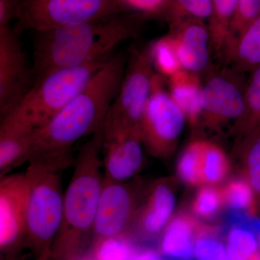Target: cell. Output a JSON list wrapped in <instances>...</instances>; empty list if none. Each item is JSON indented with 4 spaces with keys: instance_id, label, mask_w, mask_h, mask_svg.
Listing matches in <instances>:
<instances>
[{
    "instance_id": "52a82bcc",
    "label": "cell",
    "mask_w": 260,
    "mask_h": 260,
    "mask_svg": "<svg viewBox=\"0 0 260 260\" xmlns=\"http://www.w3.org/2000/svg\"><path fill=\"white\" fill-rule=\"evenodd\" d=\"M120 13L117 0H20L15 20L18 31L39 32Z\"/></svg>"
},
{
    "instance_id": "d6a6232c",
    "label": "cell",
    "mask_w": 260,
    "mask_h": 260,
    "mask_svg": "<svg viewBox=\"0 0 260 260\" xmlns=\"http://www.w3.org/2000/svg\"><path fill=\"white\" fill-rule=\"evenodd\" d=\"M126 13L144 19L164 14L170 0H117Z\"/></svg>"
},
{
    "instance_id": "f1b7e54d",
    "label": "cell",
    "mask_w": 260,
    "mask_h": 260,
    "mask_svg": "<svg viewBox=\"0 0 260 260\" xmlns=\"http://www.w3.org/2000/svg\"><path fill=\"white\" fill-rule=\"evenodd\" d=\"M202 140L191 142L178 160L177 175L186 185H203L201 177Z\"/></svg>"
},
{
    "instance_id": "7c38bea8",
    "label": "cell",
    "mask_w": 260,
    "mask_h": 260,
    "mask_svg": "<svg viewBox=\"0 0 260 260\" xmlns=\"http://www.w3.org/2000/svg\"><path fill=\"white\" fill-rule=\"evenodd\" d=\"M10 25L0 28V115L4 117L22 100L34 84L32 68Z\"/></svg>"
},
{
    "instance_id": "9c48e42d",
    "label": "cell",
    "mask_w": 260,
    "mask_h": 260,
    "mask_svg": "<svg viewBox=\"0 0 260 260\" xmlns=\"http://www.w3.org/2000/svg\"><path fill=\"white\" fill-rule=\"evenodd\" d=\"M246 83L245 74L227 67L211 73L202 88L200 123L217 129L230 121L237 125L245 114Z\"/></svg>"
},
{
    "instance_id": "3957f363",
    "label": "cell",
    "mask_w": 260,
    "mask_h": 260,
    "mask_svg": "<svg viewBox=\"0 0 260 260\" xmlns=\"http://www.w3.org/2000/svg\"><path fill=\"white\" fill-rule=\"evenodd\" d=\"M104 142L103 126L75 156L74 172L64 194L62 220L51 247V260H80L90 249L104 183L101 158Z\"/></svg>"
},
{
    "instance_id": "30bf717a",
    "label": "cell",
    "mask_w": 260,
    "mask_h": 260,
    "mask_svg": "<svg viewBox=\"0 0 260 260\" xmlns=\"http://www.w3.org/2000/svg\"><path fill=\"white\" fill-rule=\"evenodd\" d=\"M142 193L138 181L116 182L104 179L92 244L107 238L129 234L141 205Z\"/></svg>"
},
{
    "instance_id": "f546056e",
    "label": "cell",
    "mask_w": 260,
    "mask_h": 260,
    "mask_svg": "<svg viewBox=\"0 0 260 260\" xmlns=\"http://www.w3.org/2000/svg\"><path fill=\"white\" fill-rule=\"evenodd\" d=\"M212 12L211 0H170L162 15L170 23L184 18L209 21Z\"/></svg>"
},
{
    "instance_id": "ac0fdd59",
    "label": "cell",
    "mask_w": 260,
    "mask_h": 260,
    "mask_svg": "<svg viewBox=\"0 0 260 260\" xmlns=\"http://www.w3.org/2000/svg\"><path fill=\"white\" fill-rule=\"evenodd\" d=\"M169 93L193 128L200 124L203 84L199 74L181 69L169 78Z\"/></svg>"
},
{
    "instance_id": "836d02e7",
    "label": "cell",
    "mask_w": 260,
    "mask_h": 260,
    "mask_svg": "<svg viewBox=\"0 0 260 260\" xmlns=\"http://www.w3.org/2000/svg\"><path fill=\"white\" fill-rule=\"evenodd\" d=\"M20 0H0V28L8 26L16 20Z\"/></svg>"
},
{
    "instance_id": "6da1fadb",
    "label": "cell",
    "mask_w": 260,
    "mask_h": 260,
    "mask_svg": "<svg viewBox=\"0 0 260 260\" xmlns=\"http://www.w3.org/2000/svg\"><path fill=\"white\" fill-rule=\"evenodd\" d=\"M127 58L113 54L78 95L32 133L28 165L59 172L73 165L75 143L104 126L125 73Z\"/></svg>"
},
{
    "instance_id": "44dd1931",
    "label": "cell",
    "mask_w": 260,
    "mask_h": 260,
    "mask_svg": "<svg viewBox=\"0 0 260 260\" xmlns=\"http://www.w3.org/2000/svg\"><path fill=\"white\" fill-rule=\"evenodd\" d=\"M238 150L244 177L252 188L260 210V125L239 138Z\"/></svg>"
},
{
    "instance_id": "7402d4cb",
    "label": "cell",
    "mask_w": 260,
    "mask_h": 260,
    "mask_svg": "<svg viewBox=\"0 0 260 260\" xmlns=\"http://www.w3.org/2000/svg\"><path fill=\"white\" fill-rule=\"evenodd\" d=\"M224 205L234 217L256 218L258 213L255 195L245 177L233 179L222 189Z\"/></svg>"
},
{
    "instance_id": "ba28073f",
    "label": "cell",
    "mask_w": 260,
    "mask_h": 260,
    "mask_svg": "<svg viewBox=\"0 0 260 260\" xmlns=\"http://www.w3.org/2000/svg\"><path fill=\"white\" fill-rule=\"evenodd\" d=\"M186 121L184 113L164 89L161 75L155 73L140 126L143 147L157 158L170 156L175 151Z\"/></svg>"
},
{
    "instance_id": "f35d334b",
    "label": "cell",
    "mask_w": 260,
    "mask_h": 260,
    "mask_svg": "<svg viewBox=\"0 0 260 260\" xmlns=\"http://www.w3.org/2000/svg\"><path fill=\"white\" fill-rule=\"evenodd\" d=\"M0 259L1 260H5L4 259H3V258L0 257Z\"/></svg>"
},
{
    "instance_id": "d590c367",
    "label": "cell",
    "mask_w": 260,
    "mask_h": 260,
    "mask_svg": "<svg viewBox=\"0 0 260 260\" xmlns=\"http://www.w3.org/2000/svg\"><path fill=\"white\" fill-rule=\"evenodd\" d=\"M80 260H94V259H93V257H92V256L90 255V254H88V253H87V254H85V255L82 258V259Z\"/></svg>"
},
{
    "instance_id": "cb8c5ba5",
    "label": "cell",
    "mask_w": 260,
    "mask_h": 260,
    "mask_svg": "<svg viewBox=\"0 0 260 260\" xmlns=\"http://www.w3.org/2000/svg\"><path fill=\"white\" fill-rule=\"evenodd\" d=\"M229 160L215 143L202 140L201 177L203 185H215L226 177Z\"/></svg>"
},
{
    "instance_id": "ffe728a7",
    "label": "cell",
    "mask_w": 260,
    "mask_h": 260,
    "mask_svg": "<svg viewBox=\"0 0 260 260\" xmlns=\"http://www.w3.org/2000/svg\"><path fill=\"white\" fill-rule=\"evenodd\" d=\"M212 16L208 21L211 47L221 58L230 39V29L239 0H211Z\"/></svg>"
},
{
    "instance_id": "8d00e7d4",
    "label": "cell",
    "mask_w": 260,
    "mask_h": 260,
    "mask_svg": "<svg viewBox=\"0 0 260 260\" xmlns=\"http://www.w3.org/2000/svg\"><path fill=\"white\" fill-rule=\"evenodd\" d=\"M257 237H258V243H259V257H260V230L259 231V233H258Z\"/></svg>"
},
{
    "instance_id": "1f68e13d",
    "label": "cell",
    "mask_w": 260,
    "mask_h": 260,
    "mask_svg": "<svg viewBox=\"0 0 260 260\" xmlns=\"http://www.w3.org/2000/svg\"><path fill=\"white\" fill-rule=\"evenodd\" d=\"M259 15L260 0H239L237 12L231 25L230 39L227 46Z\"/></svg>"
},
{
    "instance_id": "4dcf8cb0",
    "label": "cell",
    "mask_w": 260,
    "mask_h": 260,
    "mask_svg": "<svg viewBox=\"0 0 260 260\" xmlns=\"http://www.w3.org/2000/svg\"><path fill=\"white\" fill-rule=\"evenodd\" d=\"M223 205H225L222 189L213 185H205L197 193L192 210L199 218L210 219L216 215Z\"/></svg>"
},
{
    "instance_id": "5b68a950",
    "label": "cell",
    "mask_w": 260,
    "mask_h": 260,
    "mask_svg": "<svg viewBox=\"0 0 260 260\" xmlns=\"http://www.w3.org/2000/svg\"><path fill=\"white\" fill-rule=\"evenodd\" d=\"M25 173L29 182L25 248L30 249L35 260H51V247L62 220L60 174L32 165Z\"/></svg>"
},
{
    "instance_id": "8fae6325",
    "label": "cell",
    "mask_w": 260,
    "mask_h": 260,
    "mask_svg": "<svg viewBox=\"0 0 260 260\" xmlns=\"http://www.w3.org/2000/svg\"><path fill=\"white\" fill-rule=\"evenodd\" d=\"M28 193L25 173L0 179V257L5 260H22Z\"/></svg>"
},
{
    "instance_id": "277c9868",
    "label": "cell",
    "mask_w": 260,
    "mask_h": 260,
    "mask_svg": "<svg viewBox=\"0 0 260 260\" xmlns=\"http://www.w3.org/2000/svg\"><path fill=\"white\" fill-rule=\"evenodd\" d=\"M111 56L46 75L32 84L11 112L1 118L0 126L30 132L42 127L86 86Z\"/></svg>"
},
{
    "instance_id": "5bb4252c",
    "label": "cell",
    "mask_w": 260,
    "mask_h": 260,
    "mask_svg": "<svg viewBox=\"0 0 260 260\" xmlns=\"http://www.w3.org/2000/svg\"><path fill=\"white\" fill-rule=\"evenodd\" d=\"M143 147L140 133L104 136V179L116 182L134 179L143 169Z\"/></svg>"
},
{
    "instance_id": "4fadbf2b",
    "label": "cell",
    "mask_w": 260,
    "mask_h": 260,
    "mask_svg": "<svg viewBox=\"0 0 260 260\" xmlns=\"http://www.w3.org/2000/svg\"><path fill=\"white\" fill-rule=\"evenodd\" d=\"M175 206L172 181L166 179L155 181L145 193L129 233L145 239L157 237L172 218Z\"/></svg>"
},
{
    "instance_id": "74e56055",
    "label": "cell",
    "mask_w": 260,
    "mask_h": 260,
    "mask_svg": "<svg viewBox=\"0 0 260 260\" xmlns=\"http://www.w3.org/2000/svg\"><path fill=\"white\" fill-rule=\"evenodd\" d=\"M254 260H260V257H258L257 259H254Z\"/></svg>"
},
{
    "instance_id": "603a6c76",
    "label": "cell",
    "mask_w": 260,
    "mask_h": 260,
    "mask_svg": "<svg viewBox=\"0 0 260 260\" xmlns=\"http://www.w3.org/2000/svg\"><path fill=\"white\" fill-rule=\"evenodd\" d=\"M227 260H254L259 257L255 231L248 224L234 223L228 234Z\"/></svg>"
},
{
    "instance_id": "484cf974",
    "label": "cell",
    "mask_w": 260,
    "mask_h": 260,
    "mask_svg": "<svg viewBox=\"0 0 260 260\" xmlns=\"http://www.w3.org/2000/svg\"><path fill=\"white\" fill-rule=\"evenodd\" d=\"M148 51L154 69L161 76L169 78L182 69L172 34L154 41L149 46Z\"/></svg>"
},
{
    "instance_id": "d4e9b609",
    "label": "cell",
    "mask_w": 260,
    "mask_h": 260,
    "mask_svg": "<svg viewBox=\"0 0 260 260\" xmlns=\"http://www.w3.org/2000/svg\"><path fill=\"white\" fill-rule=\"evenodd\" d=\"M245 99V114L233 129L238 138L260 125V67L249 73Z\"/></svg>"
},
{
    "instance_id": "2e32d148",
    "label": "cell",
    "mask_w": 260,
    "mask_h": 260,
    "mask_svg": "<svg viewBox=\"0 0 260 260\" xmlns=\"http://www.w3.org/2000/svg\"><path fill=\"white\" fill-rule=\"evenodd\" d=\"M220 59L225 67L242 74L260 67V15L229 43Z\"/></svg>"
},
{
    "instance_id": "e0dca14e",
    "label": "cell",
    "mask_w": 260,
    "mask_h": 260,
    "mask_svg": "<svg viewBox=\"0 0 260 260\" xmlns=\"http://www.w3.org/2000/svg\"><path fill=\"white\" fill-rule=\"evenodd\" d=\"M200 224L190 215L180 213L172 217L162 233L160 254L172 260H190Z\"/></svg>"
},
{
    "instance_id": "e575fe53",
    "label": "cell",
    "mask_w": 260,
    "mask_h": 260,
    "mask_svg": "<svg viewBox=\"0 0 260 260\" xmlns=\"http://www.w3.org/2000/svg\"><path fill=\"white\" fill-rule=\"evenodd\" d=\"M131 260H164L160 253L151 249L135 250Z\"/></svg>"
},
{
    "instance_id": "d6986e66",
    "label": "cell",
    "mask_w": 260,
    "mask_h": 260,
    "mask_svg": "<svg viewBox=\"0 0 260 260\" xmlns=\"http://www.w3.org/2000/svg\"><path fill=\"white\" fill-rule=\"evenodd\" d=\"M32 132L0 126V179L28 162Z\"/></svg>"
},
{
    "instance_id": "8992f818",
    "label": "cell",
    "mask_w": 260,
    "mask_h": 260,
    "mask_svg": "<svg viewBox=\"0 0 260 260\" xmlns=\"http://www.w3.org/2000/svg\"><path fill=\"white\" fill-rule=\"evenodd\" d=\"M155 75L148 48L132 49L120 88L106 116L104 136L129 133L140 134Z\"/></svg>"
},
{
    "instance_id": "83f0119b",
    "label": "cell",
    "mask_w": 260,
    "mask_h": 260,
    "mask_svg": "<svg viewBox=\"0 0 260 260\" xmlns=\"http://www.w3.org/2000/svg\"><path fill=\"white\" fill-rule=\"evenodd\" d=\"M135 250L129 236L123 235L93 243L88 254L94 260H131Z\"/></svg>"
},
{
    "instance_id": "7a4b0ae2",
    "label": "cell",
    "mask_w": 260,
    "mask_h": 260,
    "mask_svg": "<svg viewBox=\"0 0 260 260\" xmlns=\"http://www.w3.org/2000/svg\"><path fill=\"white\" fill-rule=\"evenodd\" d=\"M143 20L139 15L120 13L34 32V83L55 70L113 55L117 46L138 35Z\"/></svg>"
},
{
    "instance_id": "9a60e30c",
    "label": "cell",
    "mask_w": 260,
    "mask_h": 260,
    "mask_svg": "<svg viewBox=\"0 0 260 260\" xmlns=\"http://www.w3.org/2000/svg\"><path fill=\"white\" fill-rule=\"evenodd\" d=\"M170 25L181 68L199 74L209 64L211 43L208 25L191 18L175 20Z\"/></svg>"
},
{
    "instance_id": "4316f807",
    "label": "cell",
    "mask_w": 260,
    "mask_h": 260,
    "mask_svg": "<svg viewBox=\"0 0 260 260\" xmlns=\"http://www.w3.org/2000/svg\"><path fill=\"white\" fill-rule=\"evenodd\" d=\"M193 255L196 260H227L226 245L216 227L200 224Z\"/></svg>"
}]
</instances>
